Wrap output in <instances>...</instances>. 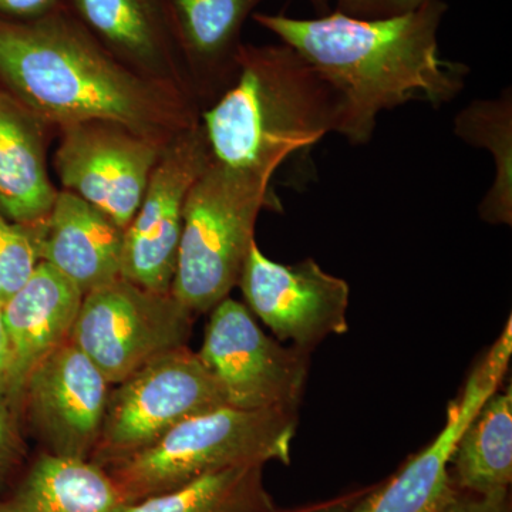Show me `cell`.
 <instances>
[{
  "mask_svg": "<svg viewBox=\"0 0 512 512\" xmlns=\"http://www.w3.org/2000/svg\"><path fill=\"white\" fill-rule=\"evenodd\" d=\"M0 87L53 130L103 120L167 144L201 123V107L111 55L69 10L0 19Z\"/></svg>",
  "mask_w": 512,
  "mask_h": 512,
  "instance_id": "obj_1",
  "label": "cell"
},
{
  "mask_svg": "<svg viewBox=\"0 0 512 512\" xmlns=\"http://www.w3.org/2000/svg\"><path fill=\"white\" fill-rule=\"evenodd\" d=\"M447 9L443 0H426L412 12L383 19L339 10L315 19L269 13L252 18L335 87L342 99L338 134L362 146L382 111L410 101L441 107L463 92L470 69L440 55Z\"/></svg>",
  "mask_w": 512,
  "mask_h": 512,
  "instance_id": "obj_2",
  "label": "cell"
},
{
  "mask_svg": "<svg viewBox=\"0 0 512 512\" xmlns=\"http://www.w3.org/2000/svg\"><path fill=\"white\" fill-rule=\"evenodd\" d=\"M342 99L292 47L242 45L237 79L201 113L212 158L272 177L295 154L338 133Z\"/></svg>",
  "mask_w": 512,
  "mask_h": 512,
  "instance_id": "obj_3",
  "label": "cell"
},
{
  "mask_svg": "<svg viewBox=\"0 0 512 512\" xmlns=\"http://www.w3.org/2000/svg\"><path fill=\"white\" fill-rule=\"evenodd\" d=\"M296 426V412L224 406L177 424L150 446L103 468L124 501L134 504L225 468L289 464Z\"/></svg>",
  "mask_w": 512,
  "mask_h": 512,
  "instance_id": "obj_4",
  "label": "cell"
},
{
  "mask_svg": "<svg viewBox=\"0 0 512 512\" xmlns=\"http://www.w3.org/2000/svg\"><path fill=\"white\" fill-rule=\"evenodd\" d=\"M271 180L212 158L192 185L171 286L192 315L210 313L238 286L259 214L281 210Z\"/></svg>",
  "mask_w": 512,
  "mask_h": 512,
  "instance_id": "obj_5",
  "label": "cell"
},
{
  "mask_svg": "<svg viewBox=\"0 0 512 512\" xmlns=\"http://www.w3.org/2000/svg\"><path fill=\"white\" fill-rule=\"evenodd\" d=\"M224 406L197 353L188 346L171 350L114 384L90 460L106 466L150 446L177 424Z\"/></svg>",
  "mask_w": 512,
  "mask_h": 512,
  "instance_id": "obj_6",
  "label": "cell"
},
{
  "mask_svg": "<svg viewBox=\"0 0 512 512\" xmlns=\"http://www.w3.org/2000/svg\"><path fill=\"white\" fill-rule=\"evenodd\" d=\"M194 316L171 293L147 291L120 276L84 295L70 340L114 386L187 346Z\"/></svg>",
  "mask_w": 512,
  "mask_h": 512,
  "instance_id": "obj_7",
  "label": "cell"
},
{
  "mask_svg": "<svg viewBox=\"0 0 512 512\" xmlns=\"http://www.w3.org/2000/svg\"><path fill=\"white\" fill-rule=\"evenodd\" d=\"M197 355L228 407L298 413L309 353L269 338L244 303L228 296L212 309Z\"/></svg>",
  "mask_w": 512,
  "mask_h": 512,
  "instance_id": "obj_8",
  "label": "cell"
},
{
  "mask_svg": "<svg viewBox=\"0 0 512 512\" xmlns=\"http://www.w3.org/2000/svg\"><path fill=\"white\" fill-rule=\"evenodd\" d=\"M211 160L201 123L165 144L124 235L121 278L147 291L171 293L185 202Z\"/></svg>",
  "mask_w": 512,
  "mask_h": 512,
  "instance_id": "obj_9",
  "label": "cell"
},
{
  "mask_svg": "<svg viewBox=\"0 0 512 512\" xmlns=\"http://www.w3.org/2000/svg\"><path fill=\"white\" fill-rule=\"evenodd\" d=\"M53 165L62 190L79 195L127 229L165 144L113 121L59 128Z\"/></svg>",
  "mask_w": 512,
  "mask_h": 512,
  "instance_id": "obj_10",
  "label": "cell"
},
{
  "mask_svg": "<svg viewBox=\"0 0 512 512\" xmlns=\"http://www.w3.org/2000/svg\"><path fill=\"white\" fill-rule=\"evenodd\" d=\"M238 286L252 315L279 342H291L303 352L349 330L350 286L323 271L315 259L279 264L262 254L255 241Z\"/></svg>",
  "mask_w": 512,
  "mask_h": 512,
  "instance_id": "obj_11",
  "label": "cell"
},
{
  "mask_svg": "<svg viewBox=\"0 0 512 512\" xmlns=\"http://www.w3.org/2000/svg\"><path fill=\"white\" fill-rule=\"evenodd\" d=\"M512 355L508 320L500 338L474 365L463 389L448 403L446 423L439 436L409 458L389 480L363 491L349 512H437L457 493L450 474L454 447L481 404L498 390Z\"/></svg>",
  "mask_w": 512,
  "mask_h": 512,
  "instance_id": "obj_12",
  "label": "cell"
},
{
  "mask_svg": "<svg viewBox=\"0 0 512 512\" xmlns=\"http://www.w3.org/2000/svg\"><path fill=\"white\" fill-rule=\"evenodd\" d=\"M111 387L99 367L69 340L32 370L22 404L28 406L50 453L90 460Z\"/></svg>",
  "mask_w": 512,
  "mask_h": 512,
  "instance_id": "obj_13",
  "label": "cell"
},
{
  "mask_svg": "<svg viewBox=\"0 0 512 512\" xmlns=\"http://www.w3.org/2000/svg\"><path fill=\"white\" fill-rule=\"evenodd\" d=\"M70 5L84 28L121 63L195 100L164 0H70Z\"/></svg>",
  "mask_w": 512,
  "mask_h": 512,
  "instance_id": "obj_14",
  "label": "cell"
},
{
  "mask_svg": "<svg viewBox=\"0 0 512 512\" xmlns=\"http://www.w3.org/2000/svg\"><path fill=\"white\" fill-rule=\"evenodd\" d=\"M83 298L70 279L40 261L29 281L3 303L10 357L6 394L15 410L32 370L69 342Z\"/></svg>",
  "mask_w": 512,
  "mask_h": 512,
  "instance_id": "obj_15",
  "label": "cell"
},
{
  "mask_svg": "<svg viewBox=\"0 0 512 512\" xmlns=\"http://www.w3.org/2000/svg\"><path fill=\"white\" fill-rule=\"evenodd\" d=\"M264 0H164L201 113L237 79L242 28Z\"/></svg>",
  "mask_w": 512,
  "mask_h": 512,
  "instance_id": "obj_16",
  "label": "cell"
},
{
  "mask_svg": "<svg viewBox=\"0 0 512 512\" xmlns=\"http://www.w3.org/2000/svg\"><path fill=\"white\" fill-rule=\"evenodd\" d=\"M37 232L40 261L70 279L83 295L120 278L126 229L79 195L60 190Z\"/></svg>",
  "mask_w": 512,
  "mask_h": 512,
  "instance_id": "obj_17",
  "label": "cell"
},
{
  "mask_svg": "<svg viewBox=\"0 0 512 512\" xmlns=\"http://www.w3.org/2000/svg\"><path fill=\"white\" fill-rule=\"evenodd\" d=\"M53 131L0 87V210L16 224H45L59 194L47 170Z\"/></svg>",
  "mask_w": 512,
  "mask_h": 512,
  "instance_id": "obj_18",
  "label": "cell"
},
{
  "mask_svg": "<svg viewBox=\"0 0 512 512\" xmlns=\"http://www.w3.org/2000/svg\"><path fill=\"white\" fill-rule=\"evenodd\" d=\"M126 505L99 464L50 453L33 464L0 512H123Z\"/></svg>",
  "mask_w": 512,
  "mask_h": 512,
  "instance_id": "obj_19",
  "label": "cell"
},
{
  "mask_svg": "<svg viewBox=\"0 0 512 512\" xmlns=\"http://www.w3.org/2000/svg\"><path fill=\"white\" fill-rule=\"evenodd\" d=\"M450 474L457 490L494 494L512 483V387L481 404L454 447Z\"/></svg>",
  "mask_w": 512,
  "mask_h": 512,
  "instance_id": "obj_20",
  "label": "cell"
},
{
  "mask_svg": "<svg viewBox=\"0 0 512 512\" xmlns=\"http://www.w3.org/2000/svg\"><path fill=\"white\" fill-rule=\"evenodd\" d=\"M262 471V464L225 468L177 490L127 504L123 512H271L276 505Z\"/></svg>",
  "mask_w": 512,
  "mask_h": 512,
  "instance_id": "obj_21",
  "label": "cell"
},
{
  "mask_svg": "<svg viewBox=\"0 0 512 512\" xmlns=\"http://www.w3.org/2000/svg\"><path fill=\"white\" fill-rule=\"evenodd\" d=\"M454 131L474 147L487 148L495 163L494 183L480 205V217L493 225L512 224V99L474 100L458 113Z\"/></svg>",
  "mask_w": 512,
  "mask_h": 512,
  "instance_id": "obj_22",
  "label": "cell"
},
{
  "mask_svg": "<svg viewBox=\"0 0 512 512\" xmlns=\"http://www.w3.org/2000/svg\"><path fill=\"white\" fill-rule=\"evenodd\" d=\"M37 228L16 224L0 210V305L29 281L39 265Z\"/></svg>",
  "mask_w": 512,
  "mask_h": 512,
  "instance_id": "obj_23",
  "label": "cell"
},
{
  "mask_svg": "<svg viewBox=\"0 0 512 512\" xmlns=\"http://www.w3.org/2000/svg\"><path fill=\"white\" fill-rule=\"evenodd\" d=\"M339 12L359 19H383L419 8L426 0H336Z\"/></svg>",
  "mask_w": 512,
  "mask_h": 512,
  "instance_id": "obj_24",
  "label": "cell"
},
{
  "mask_svg": "<svg viewBox=\"0 0 512 512\" xmlns=\"http://www.w3.org/2000/svg\"><path fill=\"white\" fill-rule=\"evenodd\" d=\"M15 412L8 394L0 389V473H5L10 467L15 466L22 453Z\"/></svg>",
  "mask_w": 512,
  "mask_h": 512,
  "instance_id": "obj_25",
  "label": "cell"
},
{
  "mask_svg": "<svg viewBox=\"0 0 512 512\" xmlns=\"http://www.w3.org/2000/svg\"><path fill=\"white\" fill-rule=\"evenodd\" d=\"M437 512H511L510 490L487 495L457 490Z\"/></svg>",
  "mask_w": 512,
  "mask_h": 512,
  "instance_id": "obj_26",
  "label": "cell"
},
{
  "mask_svg": "<svg viewBox=\"0 0 512 512\" xmlns=\"http://www.w3.org/2000/svg\"><path fill=\"white\" fill-rule=\"evenodd\" d=\"M59 8L62 0H0V19H39Z\"/></svg>",
  "mask_w": 512,
  "mask_h": 512,
  "instance_id": "obj_27",
  "label": "cell"
},
{
  "mask_svg": "<svg viewBox=\"0 0 512 512\" xmlns=\"http://www.w3.org/2000/svg\"><path fill=\"white\" fill-rule=\"evenodd\" d=\"M362 493L363 491H359V493L343 495V497L335 498V500L306 505V507L295 508V510H279V508H275L271 512H349Z\"/></svg>",
  "mask_w": 512,
  "mask_h": 512,
  "instance_id": "obj_28",
  "label": "cell"
},
{
  "mask_svg": "<svg viewBox=\"0 0 512 512\" xmlns=\"http://www.w3.org/2000/svg\"><path fill=\"white\" fill-rule=\"evenodd\" d=\"M9 343L6 336L5 323H3L2 305H0V389L5 390L9 375Z\"/></svg>",
  "mask_w": 512,
  "mask_h": 512,
  "instance_id": "obj_29",
  "label": "cell"
},
{
  "mask_svg": "<svg viewBox=\"0 0 512 512\" xmlns=\"http://www.w3.org/2000/svg\"><path fill=\"white\" fill-rule=\"evenodd\" d=\"M309 2H311V5L315 6L319 12H326V10H329L330 0H309Z\"/></svg>",
  "mask_w": 512,
  "mask_h": 512,
  "instance_id": "obj_30",
  "label": "cell"
}]
</instances>
